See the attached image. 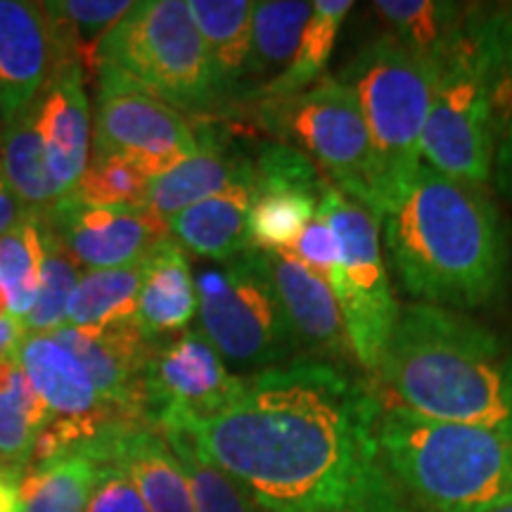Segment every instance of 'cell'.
Returning a JSON list of instances; mask_svg holds the SVG:
<instances>
[{
    "mask_svg": "<svg viewBox=\"0 0 512 512\" xmlns=\"http://www.w3.org/2000/svg\"><path fill=\"white\" fill-rule=\"evenodd\" d=\"M380 413L375 384L299 358L245 375L226 408L176 427L264 512H422L384 465Z\"/></svg>",
    "mask_w": 512,
    "mask_h": 512,
    "instance_id": "1",
    "label": "cell"
},
{
    "mask_svg": "<svg viewBox=\"0 0 512 512\" xmlns=\"http://www.w3.org/2000/svg\"><path fill=\"white\" fill-rule=\"evenodd\" d=\"M380 226L396 283L418 304L472 311L508 290V233L486 190L422 164Z\"/></svg>",
    "mask_w": 512,
    "mask_h": 512,
    "instance_id": "2",
    "label": "cell"
},
{
    "mask_svg": "<svg viewBox=\"0 0 512 512\" xmlns=\"http://www.w3.org/2000/svg\"><path fill=\"white\" fill-rule=\"evenodd\" d=\"M377 380L422 418L512 437V344L463 311L403 304Z\"/></svg>",
    "mask_w": 512,
    "mask_h": 512,
    "instance_id": "3",
    "label": "cell"
},
{
    "mask_svg": "<svg viewBox=\"0 0 512 512\" xmlns=\"http://www.w3.org/2000/svg\"><path fill=\"white\" fill-rule=\"evenodd\" d=\"M377 441L394 482L420 508L472 512L512 498V437L422 418L382 399Z\"/></svg>",
    "mask_w": 512,
    "mask_h": 512,
    "instance_id": "4",
    "label": "cell"
},
{
    "mask_svg": "<svg viewBox=\"0 0 512 512\" xmlns=\"http://www.w3.org/2000/svg\"><path fill=\"white\" fill-rule=\"evenodd\" d=\"M437 72L384 34L347 62L337 79L354 91L366 119L373 155L377 221L399 197L422 166V133L430 114Z\"/></svg>",
    "mask_w": 512,
    "mask_h": 512,
    "instance_id": "5",
    "label": "cell"
},
{
    "mask_svg": "<svg viewBox=\"0 0 512 512\" xmlns=\"http://www.w3.org/2000/svg\"><path fill=\"white\" fill-rule=\"evenodd\" d=\"M100 67L124 74L178 112L221 105L207 43L185 0L133 3L102 43Z\"/></svg>",
    "mask_w": 512,
    "mask_h": 512,
    "instance_id": "6",
    "label": "cell"
},
{
    "mask_svg": "<svg viewBox=\"0 0 512 512\" xmlns=\"http://www.w3.org/2000/svg\"><path fill=\"white\" fill-rule=\"evenodd\" d=\"M422 164L479 190L494 178L491 62L479 8H467L463 36L437 67Z\"/></svg>",
    "mask_w": 512,
    "mask_h": 512,
    "instance_id": "7",
    "label": "cell"
},
{
    "mask_svg": "<svg viewBox=\"0 0 512 512\" xmlns=\"http://www.w3.org/2000/svg\"><path fill=\"white\" fill-rule=\"evenodd\" d=\"M195 283L202 335L223 361L256 375L302 358L261 249L204 268Z\"/></svg>",
    "mask_w": 512,
    "mask_h": 512,
    "instance_id": "8",
    "label": "cell"
},
{
    "mask_svg": "<svg viewBox=\"0 0 512 512\" xmlns=\"http://www.w3.org/2000/svg\"><path fill=\"white\" fill-rule=\"evenodd\" d=\"M320 211L337 240V264L328 283L342 311L351 351L358 366L377 377L401 309L382 252L380 221L330 181L323 185Z\"/></svg>",
    "mask_w": 512,
    "mask_h": 512,
    "instance_id": "9",
    "label": "cell"
},
{
    "mask_svg": "<svg viewBox=\"0 0 512 512\" xmlns=\"http://www.w3.org/2000/svg\"><path fill=\"white\" fill-rule=\"evenodd\" d=\"M256 114L280 143L309 157L325 181L375 216L370 138L349 86L337 76H323L309 91L292 98L256 102Z\"/></svg>",
    "mask_w": 512,
    "mask_h": 512,
    "instance_id": "10",
    "label": "cell"
},
{
    "mask_svg": "<svg viewBox=\"0 0 512 512\" xmlns=\"http://www.w3.org/2000/svg\"><path fill=\"white\" fill-rule=\"evenodd\" d=\"M15 361L50 415L48 427L36 439L31 465L88 451L112 432L131 427L100 401L81 363L50 335H24L15 349Z\"/></svg>",
    "mask_w": 512,
    "mask_h": 512,
    "instance_id": "11",
    "label": "cell"
},
{
    "mask_svg": "<svg viewBox=\"0 0 512 512\" xmlns=\"http://www.w3.org/2000/svg\"><path fill=\"white\" fill-rule=\"evenodd\" d=\"M93 155H117L150 178L171 171L197 152V133L183 112L114 69L100 67Z\"/></svg>",
    "mask_w": 512,
    "mask_h": 512,
    "instance_id": "12",
    "label": "cell"
},
{
    "mask_svg": "<svg viewBox=\"0 0 512 512\" xmlns=\"http://www.w3.org/2000/svg\"><path fill=\"white\" fill-rule=\"evenodd\" d=\"M242 377L230 373L202 332L188 330L159 342L143 375L147 425L169 430L219 413L238 396Z\"/></svg>",
    "mask_w": 512,
    "mask_h": 512,
    "instance_id": "13",
    "label": "cell"
},
{
    "mask_svg": "<svg viewBox=\"0 0 512 512\" xmlns=\"http://www.w3.org/2000/svg\"><path fill=\"white\" fill-rule=\"evenodd\" d=\"M325 176L309 157L285 143H266L254 159V200L247 219L249 245L287 252L316 219Z\"/></svg>",
    "mask_w": 512,
    "mask_h": 512,
    "instance_id": "14",
    "label": "cell"
},
{
    "mask_svg": "<svg viewBox=\"0 0 512 512\" xmlns=\"http://www.w3.org/2000/svg\"><path fill=\"white\" fill-rule=\"evenodd\" d=\"M41 216L76 264L91 271L138 264L171 238L169 223L147 207H105L69 195Z\"/></svg>",
    "mask_w": 512,
    "mask_h": 512,
    "instance_id": "15",
    "label": "cell"
},
{
    "mask_svg": "<svg viewBox=\"0 0 512 512\" xmlns=\"http://www.w3.org/2000/svg\"><path fill=\"white\" fill-rule=\"evenodd\" d=\"M81 363L100 401L126 425H147L143 375L157 344L140 330L138 320L107 328L62 325L50 332Z\"/></svg>",
    "mask_w": 512,
    "mask_h": 512,
    "instance_id": "16",
    "label": "cell"
},
{
    "mask_svg": "<svg viewBox=\"0 0 512 512\" xmlns=\"http://www.w3.org/2000/svg\"><path fill=\"white\" fill-rule=\"evenodd\" d=\"M64 67L43 3L0 0V117L8 121L41 98Z\"/></svg>",
    "mask_w": 512,
    "mask_h": 512,
    "instance_id": "17",
    "label": "cell"
},
{
    "mask_svg": "<svg viewBox=\"0 0 512 512\" xmlns=\"http://www.w3.org/2000/svg\"><path fill=\"white\" fill-rule=\"evenodd\" d=\"M299 356L344 368L354 358L342 311L325 278L292 252H264ZM356 361V358H354Z\"/></svg>",
    "mask_w": 512,
    "mask_h": 512,
    "instance_id": "18",
    "label": "cell"
},
{
    "mask_svg": "<svg viewBox=\"0 0 512 512\" xmlns=\"http://www.w3.org/2000/svg\"><path fill=\"white\" fill-rule=\"evenodd\" d=\"M36 124L57 192L69 197L91 162V105L76 64L62 67L36 100Z\"/></svg>",
    "mask_w": 512,
    "mask_h": 512,
    "instance_id": "19",
    "label": "cell"
},
{
    "mask_svg": "<svg viewBox=\"0 0 512 512\" xmlns=\"http://www.w3.org/2000/svg\"><path fill=\"white\" fill-rule=\"evenodd\" d=\"M88 453L117 465L150 512H195L188 477L169 441L155 427H121L98 446L88 448Z\"/></svg>",
    "mask_w": 512,
    "mask_h": 512,
    "instance_id": "20",
    "label": "cell"
},
{
    "mask_svg": "<svg viewBox=\"0 0 512 512\" xmlns=\"http://www.w3.org/2000/svg\"><path fill=\"white\" fill-rule=\"evenodd\" d=\"M197 152L166 174L152 178L145 207L166 223L192 204L214 197L252 162L216 124L197 126Z\"/></svg>",
    "mask_w": 512,
    "mask_h": 512,
    "instance_id": "21",
    "label": "cell"
},
{
    "mask_svg": "<svg viewBox=\"0 0 512 512\" xmlns=\"http://www.w3.org/2000/svg\"><path fill=\"white\" fill-rule=\"evenodd\" d=\"M254 200V159L214 197L192 204L171 219V233L190 252L226 261L247 252V219Z\"/></svg>",
    "mask_w": 512,
    "mask_h": 512,
    "instance_id": "22",
    "label": "cell"
},
{
    "mask_svg": "<svg viewBox=\"0 0 512 512\" xmlns=\"http://www.w3.org/2000/svg\"><path fill=\"white\" fill-rule=\"evenodd\" d=\"M200 311L197 283L178 240L169 238L145 256L136 320L152 342H166L192 323Z\"/></svg>",
    "mask_w": 512,
    "mask_h": 512,
    "instance_id": "23",
    "label": "cell"
},
{
    "mask_svg": "<svg viewBox=\"0 0 512 512\" xmlns=\"http://www.w3.org/2000/svg\"><path fill=\"white\" fill-rule=\"evenodd\" d=\"M313 15L306 0H264L254 5L252 43L238 100L259 102L271 83L292 67Z\"/></svg>",
    "mask_w": 512,
    "mask_h": 512,
    "instance_id": "24",
    "label": "cell"
},
{
    "mask_svg": "<svg viewBox=\"0 0 512 512\" xmlns=\"http://www.w3.org/2000/svg\"><path fill=\"white\" fill-rule=\"evenodd\" d=\"M252 0H190L188 8L207 43L221 105L238 100L252 43Z\"/></svg>",
    "mask_w": 512,
    "mask_h": 512,
    "instance_id": "25",
    "label": "cell"
},
{
    "mask_svg": "<svg viewBox=\"0 0 512 512\" xmlns=\"http://www.w3.org/2000/svg\"><path fill=\"white\" fill-rule=\"evenodd\" d=\"M373 8L387 34L437 72L441 60L463 36L467 8L441 0H380Z\"/></svg>",
    "mask_w": 512,
    "mask_h": 512,
    "instance_id": "26",
    "label": "cell"
},
{
    "mask_svg": "<svg viewBox=\"0 0 512 512\" xmlns=\"http://www.w3.org/2000/svg\"><path fill=\"white\" fill-rule=\"evenodd\" d=\"M0 162L10 188L19 202L34 214H48L62 202L57 185L48 171L46 145L36 124V102L24 112L3 121L0 133Z\"/></svg>",
    "mask_w": 512,
    "mask_h": 512,
    "instance_id": "27",
    "label": "cell"
},
{
    "mask_svg": "<svg viewBox=\"0 0 512 512\" xmlns=\"http://www.w3.org/2000/svg\"><path fill=\"white\" fill-rule=\"evenodd\" d=\"M482 27L489 48L491 107H494V178L491 181L512 204V5L482 10Z\"/></svg>",
    "mask_w": 512,
    "mask_h": 512,
    "instance_id": "28",
    "label": "cell"
},
{
    "mask_svg": "<svg viewBox=\"0 0 512 512\" xmlns=\"http://www.w3.org/2000/svg\"><path fill=\"white\" fill-rule=\"evenodd\" d=\"M53 24L62 64H76L83 76L100 72V48L110 31L124 19L128 0H64L43 3Z\"/></svg>",
    "mask_w": 512,
    "mask_h": 512,
    "instance_id": "29",
    "label": "cell"
},
{
    "mask_svg": "<svg viewBox=\"0 0 512 512\" xmlns=\"http://www.w3.org/2000/svg\"><path fill=\"white\" fill-rule=\"evenodd\" d=\"M98 472L100 460L88 451L27 467L19 482V512H86Z\"/></svg>",
    "mask_w": 512,
    "mask_h": 512,
    "instance_id": "30",
    "label": "cell"
},
{
    "mask_svg": "<svg viewBox=\"0 0 512 512\" xmlns=\"http://www.w3.org/2000/svg\"><path fill=\"white\" fill-rule=\"evenodd\" d=\"M46 403L31 387L15 356L0 361V460L27 470L38 434L48 427Z\"/></svg>",
    "mask_w": 512,
    "mask_h": 512,
    "instance_id": "31",
    "label": "cell"
},
{
    "mask_svg": "<svg viewBox=\"0 0 512 512\" xmlns=\"http://www.w3.org/2000/svg\"><path fill=\"white\" fill-rule=\"evenodd\" d=\"M145 259L138 264L88 271L81 275L67 306V325L74 328H107L126 323L138 313Z\"/></svg>",
    "mask_w": 512,
    "mask_h": 512,
    "instance_id": "32",
    "label": "cell"
},
{
    "mask_svg": "<svg viewBox=\"0 0 512 512\" xmlns=\"http://www.w3.org/2000/svg\"><path fill=\"white\" fill-rule=\"evenodd\" d=\"M46 261V221L29 211L22 223L0 238V290L12 318L24 320L34 309Z\"/></svg>",
    "mask_w": 512,
    "mask_h": 512,
    "instance_id": "33",
    "label": "cell"
},
{
    "mask_svg": "<svg viewBox=\"0 0 512 512\" xmlns=\"http://www.w3.org/2000/svg\"><path fill=\"white\" fill-rule=\"evenodd\" d=\"M351 8H354L351 0H316L313 3L311 22L304 31L302 46L297 50L292 67L266 88L259 102L292 98V95L309 91L323 79L330 57L335 53L337 36Z\"/></svg>",
    "mask_w": 512,
    "mask_h": 512,
    "instance_id": "34",
    "label": "cell"
},
{
    "mask_svg": "<svg viewBox=\"0 0 512 512\" xmlns=\"http://www.w3.org/2000/svg\"><path fill=\"white\" fill-rule=\"evenodd\" d=\"M162 437L169 441L188 477L195 512H264L245 486L216 465L183 427L162 430Z\"/></svg>",
    "mask_w": 512,
    "mask_h": 512,
    "instance_id": "35",
    "label": "cell"
},
{
    "mask_svg": "<svg viewBox=\"0 0 512 512\" xmlns=\"http://www.w3.org/2000/svg\"><path fill=\"white\" fill-rule=\"evenodd\" d=\"M79 278V266L67 254V249L57 242L53 230L46 223V261H43L41 287H38L34 309L22 320L27 335H50V332L67 325L69 297H72L74 287L79 285Z\"/></svg>",
    "mask_w": 512,
    "mask_h": 512,
    "instance_id": "36",
    "label": "cell"
},
{
    "mask_svg": "<svg viewBox=\"0 0 512 512\" xmlns=\"http://www.w3.org/2000/svg\"><path fill=\"white\" fill-rule=\"evenodd\" d=\"M152 178L140 166L117 155H93L72 195L105 207H145Z\"/></svg>",
    "mask_w": 512,
    "mask_h": 512,
    "instance_id": "37",
    "label": "cell"
},
{
    "mask_svg": "<svg viewBox=\"0 0 512 512\" xmlns=\"http://www.w3.org/2000/svg\"><path fill=\"white\" fill-rule=\"evenodd\" d=\"M86 512H150L124 472L114 463L100 460L91 501Z\"/></svg>",
    "mask_w": 512,
    "mask_h": 512,
    "instance_id": "38",
    "label": "cell"
},
{
    "mask_svg": "<svg viewBox=\"0 0 512 512\" xmlns=\"http://www.w3.org/2000/svg\"><path fill=\"white\" fill-rule=\"evenodd\" d=\"M287 252H292L313 273H318L320 278L330 280L332 268L337 264V240L320 207L316 219L306 226L304 233L299 235V240L294 242V247L287 249Z\"/></svg>",
    "mask_w": 512,
    "mask_h": 512,
    "instance_id": "39",
    "label": "cell"
},
{
    "mask_svg": "<svg viewBox=\"0 0 512 512\" xmlns=\"http://www.w3.org/2000/svg\"><path fill=\"white\" fill-rule=\"evenodd\" d=\"M29 214V209L19 202L15 190L10 188L8 176L3 171V162H0V238L5 233H10L17 223L24 221V216Z\"/></svg>",
    "mask_w": 512,
    "mask_h": 512,
    "instance_id": "40",
    "label": "cell"
},
{
    "mask_svg": "<svg viewBox=\"0 0 512 512\" xmlns=\"http://www.w3.org/2000/svg\"><path fill=\"white\" fill-rule=\"evenodd\" d=\"M24 335H27V330H24L22 320L19 318L8 316L0 320V361L15 356L17 344L22 342Z\"/></svg>",
    "mask_w": 512,
    "mask_h": 512,
    "instance_id": "41",
    "label": "cell"
},
{
    "mask_svg": "<svg viewBox=\"0 0 512 512\" xmlns=\"http://www.w3.org/2000/svg\"><path fill=\"white\" fill-rule=\"evenodd\" d=\"M19 482H0V512H19Z\"/></svg>",
    "mask_w": 512,
    "mask_h": 512,
    "instance_id": "42",
    "label": "cell"
},
{
    "mask_svg": "<svg viewBox=\"0 0 512 512\" xmlns=\"http://www.w3.org/2000/svg\"><path fill=\"white\" fill-rule=\"evenodd\" d=\"M22 475H24L22 470H17V467H12L0 460V482H22Z\"/></svg>",
    "mask_w": 512,
    "mask_h": 512,
    "instance_id": "43",
    "label": "cell"
},
{
    "mask_svg": "<svg viewBox=\"0 0 512 512\" xmlns=\"http://www.w3.org/2000/svg\"><path fill=\"white\" fill-rule=\"evenodd\" d=\"M472 512H512V498H510V501L486 505V508H479V510H472Z\"/></svg>",
    "mask_w": 512,
    "mask_h": 512,
    "instance_id": "44",
    "label": "cell"
},
{
    "mask_svg": "<svg viewBox=\"0 0 512 512\" xmlns=\"http://www.w3.org/2000/svg\"><path fill=\"white\" fill-rule=\"evenodd\" d=\"M8 316H10V311H8V302H5V294H3V290H0V320L8 318Z\"/></svg>",
    "mask_w": 512,
    "mask_h": 512,
    "instance_id": "45",
    "label": "cell"
},
{
    "mask_svg": "<svg viewBox=\"0 0 512 512\" xmlns=\"http://www.w3.org/2000/svg\"><path fill=\"white\" fill-rule=\"evenodd\" d=\"M422 512H432V510H425V508H422Z\"/></svg>",
    "mask_w": 512,
    "mask_h": 512,
    "instance_id": "46",
    "label": "cell"
}]
</instances>
